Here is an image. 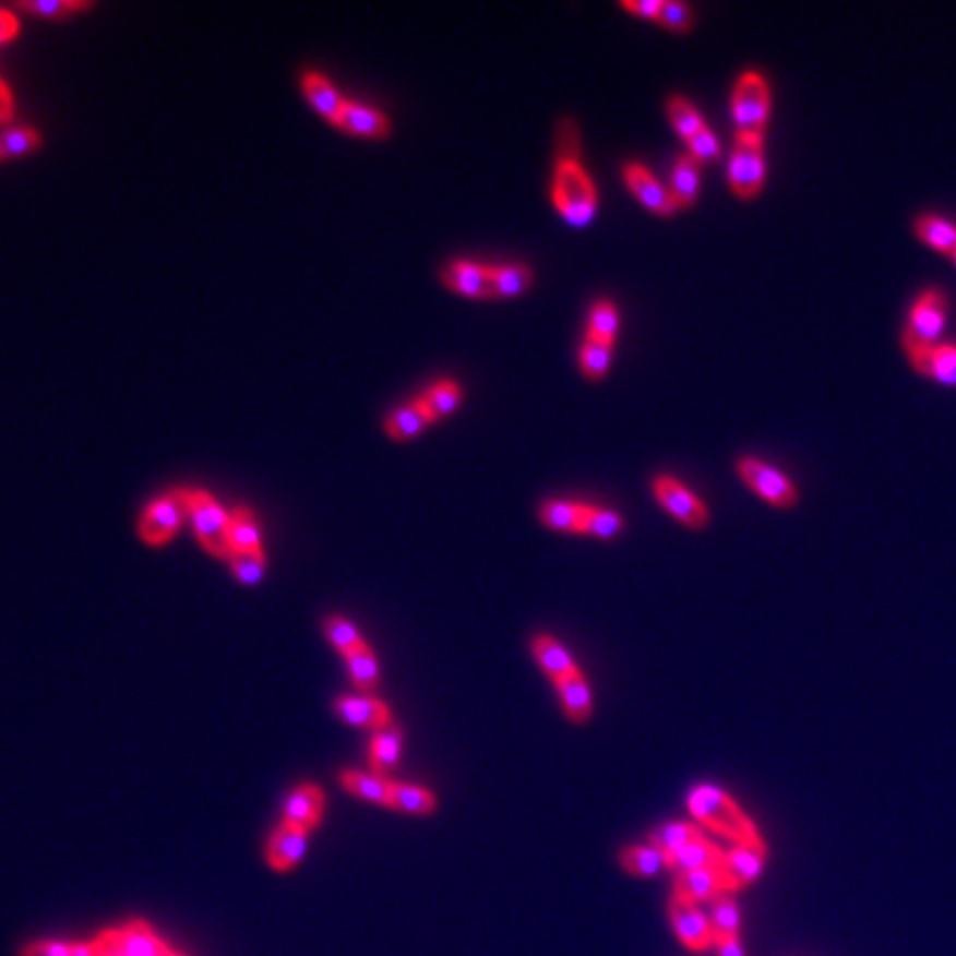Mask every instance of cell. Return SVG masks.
Returning a JSON list of instances; mask_svg holds the SVG:
<instances>
[{
  "mask_svg": "<svg viewBox=\"0 0 956 956\" xmlns=\"http://www.w3.org/2000/svg\"><path fill=\"white\" fill-rule=\"evenodd\" d=\"M686 806L697 822H702L713 833L722 835L736 844H753L762 839L755 824L733 802V797L722 788L710 784L695 786L689 792Z\"/></svg>",
  "mask_w": 956,
  "mask_h": 956,
  "instance_id": "1",
  "label": "cell"
},
{
  "mask_svg": "<svg viewBox=\"0 0 956 956\" xmlns=\"http://www.w3.org/2000/svg\"><path fill=\"white\" fill-rule=\"evenodd\" d=\"M551 193L553 204L570 224L585 226L591 222L596 213V189L574 157H563L558 163Z\"/></svg>",
  "mask_w": 956,
  "mask_h": 956,
  "instance_id": "2",
  "label": "cell"
},
{
  "mask_svg": "<svg viewBox=\"0 0 956 956\" xmlns=\"http://www.w3.org/2000/svg\"><path fill=\"white\" fill-rule=\"evenodd\" d=\"M947 312L949 301L941 288H928L917 297L908 312V322L901 335L906 355L921 352L941 344L947 324Z\"/></svg>",
  "mask_w": 956,
  "mask_h": 956,
  "instance_id": "3",
  "label": "cell"
},
{
  "mask_svg": "<svg viewBox=\"0 0 956 956\" xmlns=\"http://www.w3.org/2000/svg\"><path fill=\"white\" fill-rule=\"evenodd\" d=\"M770 113V92L764 75L746 71L733 92V120L738 135H762Z\"/></svg>",
  "mask_w": 956,
  "mask_h": 956,
  "instance_id": "4",
  "label": "cell"
},
{
  "mask_svg": "<svg viewBox=\"0 0 956 956\" xmlns=\"http://www.w3.org/2000/svg\"><path fill=\"white\" fill-rule=\"evenodd\" d=\"M187 514L191 516L193 529L202 547L213 555L228 558L230 514H226L206 492H187Z\"/></svg>",
  "mask_w": 956,
  "mask_h": 956,
  "instance_id": "5",
  "label": "cell"
},
{
  "mask_svg": "<svg viewBox=\"0 0 956 956\" xmlns=\"http://www.w3.org/2000/svg\"><path fill=\"white\" fill-rule=\"evenodd\" d=\"M764 142L762 135H738V144L731 155L729 182L738 198L751 200L764 184Z\"/></svg>",
  "mask_w": 956,
  "mask_h": 956,
  "instance_id": "6",
  "label": "cell"
},
{
  "mask_svg": "<svg viewBox=\"0 0 956 956\" xmlns=\"http://www.w3.org/2000/svg\"><path fill=\"white\" fill-rule=\"evenodd\" d=\"M187 516V492H174L157 499L140 518V538L148 545L169 542Z\"/></svg>",
  "mask_w": 956,
  "mask_h": 956,
  "instance_id": "7",
  "label": "cell"
},
{
  "mask_svg": "<svg viewBox=\"0 0 956 956\" xmlns=\"http://www.w3.org/2000/svg\"><path fill=\"white\" fill-rule=\"evenodd\" d=\"M738 471L742 481L755 490L764 501L775 507H792L797 503V490L788 481V476L779 469L757 461V458H740Z\"/></svg>",
  "mask_w": 956,
  "mask_h": 956,
  "instance_id": "8",
  "label": "cell"
},
{
  "mask_svg": "<svg viewBox=\"0 0 956 956\" xmlns=\"http://www.w3.org/2000/svg\"><path fill=\"white\" fill-rule=\"evenodd\" d=\"M764 863H766L764 839L753 841V844H736V848L727 850L722 865H720L727 893L742 891V888L751 886L762 874Z\"/></svg>",
  "mask_w": 956,
  "mask_h": 956,
  "instance_id": "9",
  "label": "cell"
},
{
  "mask_svg": "<svg viewBox=\"0 0 956 956\" xmlns=\"http://www.w3.org/2000/svg\"><path fill=\"white\" fill-rule=\"evenodd\" d=\"M654 492L662 503V507L686 527L702 529L708 523V512L704 503L695 494H691L682 483H678L676 478L658 476L654 481Z\"/></svg>",
  "mask_w": 956,
  "mask_h": 956,
  "instance_id": "10",
  "label": "cell"
},
{
  "mask_svg": "<svg viewBox=\"0 0 956 956\" xmlns=\"http://www.w3.org/2000/svg\"><path fill=\"white\" fill-rule=\"evenodd\" d=\"M669 921H671L676 936L686 947H691L695 952H704L710 945H715V934H713L710 921L697 906L673 897L669 904Z\"/></svg>",
  "mask_w": 956,
  "mask_h": 956,
  "instance_id": "11",
  "label": "cell"
},
{
  "mask_svg": "<svg viewBox=\"0 0 956 956\" xmlns=\"http://www.w3.org/2000/svg\"><path fill=\"white\" fill-rule=\"evenodd\" d=\"M722 893H727L725 880H722V870L720 865L717 868H702V870H691V872H680L676 876V899H682L686 904H710L715 897H720Z\"/></svg>",
  "mask_w": 956,
  "mask_h": 956,
  "instance_id": "12",
  "label": "cell"
},
{
  "mask_svg": "<svg viewBox=\"0 0 956 956\" xmlns=\"http://www.w3.org/2000/svg\"><path fill=\"white\" fill-rule=\"evenodd\" d=\"M335 713L342 717L344 722H348L350 727H359V729L383 731L390 725L387 706L372 695L342 697L335 702Z\"/></svg>",
  "mask_w": 956,
  "mask_h": 956,
  "instance_id": "13",
  "label": "cell"
},
{
  "mask_svg": "<svg viewBox=\"0 0 956 956\" xmlns=\"http://www.w3.org/2000/svg\"><path fill=\"white\" fill-rule=\"evenodd\" d=\"M624 180L631 189V193L641 200L649 211L660 215H671L678 211V204L671 198V191H667L645 167L629 165L624 169Z\"/></svg>",
  "mask_w": 956,
  "mask_h": 956,
  "instance_id": "14",
  "label": "cell"
},
{
  "mask_svg": "<svg viewBox=\"0 0 956 956\" xmlns=\"http://www.w3.org/2000/svg\"><path fill=\"white\" fill-rule=\"evenodd\" d=\"M917 374L928 377L941 385L956 387V344H939L934 348L908 355Z\"/></svg>",
  "mask_w": 956,
  "mask_h": 956,
  "instance_id": "15",
  "label": "cell"
},
{
  "mask_svg": "<svg viewBox=\"0 0 956 956\" xmlns=\"http://www.w3.org/2000/svg\"><path fill=\"white\" fill-rule=\"evenodd\" d=\"M441 282L447 288L471 299L492 297V277H490V268L486 266L469 264V262H452L450 266L443 268Z\"/></svg>",
  "mask_w": 956,
  "mask_h": 956,
  "instance_id": "16",
  "label": "cell"
},
{
  "mask_svg": "<svg viewBox=\"0 0 956 956\" xmlns=\"http://www.w3.org/2000/svg\"><path fill=\"white\" fill-rule=\"evenodd\" d=\"M324 813V792L312 784L299 786L286 804V822L290 826L312 830Z\"/></svg>",
  "mask_w": 956,
  "mask_h": 956,
  "instance_id": "17",
  "label": "cell"
},
{
  "mask_svg": "<svg viewBox=\"0 0 956 956\" xmlns=\"http://www.w3.org/2000/svg\"><path fill=\"white\" fill-rule=\"evenodd\" d=\"M306 841L308 830L282 824L268 841V863L279 872H288L303 857Z\"/></svg>",
  "mask_w": 956,
  "mask_h": 956,
  "instance_id": "18",
  "label": "cell"
},
{
  "mask_svg": "<svg viewBox=\"0 0 956 956\" xmlns=\"http://www.w3.org/2000/svg\"><path fill=\"white\" fill-rule=\"evenodd\" d=\"M667 857V868L680 872H691V870H702V868H717L722 865L725 859V850L717 848L715 844H710L704 835L693 839L691 844H686L684 848L665 855Z\"/></svg>",
  "mask_w": 956,
  "mask_h": 956,
  "instance_id": "19",
  "label": "cell"
},
{
  "mask_svg": "<svg viewBox=\"0 0 956 956\" xmlns=\"http://www.w3.org/2000/svg\"><path fill=\"white\" fill-rule=\"evenodd\" d=\"M333 124L361 138H385L390 133V122L381 111H374L357 103H344Z\"/></svg>",
  "mask_w": 956,
  "mask_h": 956,
  "instance_id": "20",
  "label": "cell"
},
{
  "mask_svg": "<svg viewBox=\"0 0 956 956\" xmlns=\"http://www.w3.org/2000/svg\"><path fill=\"white\" fill-rule=\"evenodd\" d=\"M555 689H558V695H561L565 715L570 717V720L574 725L589 722V717L594 713V702H591V691H589L585 676L576 669L574 673H570L561 682H555Z\"/></svg>",
  "mask_w": 956,
  "mask_h": 956,
  "instance_id": "21",
  "label": "cell"
},
{
  "mask_svg": "<svg viewBox=\"0 0 956 956\" xmlns=\"http://www.w3.org/2000/svg\"><path fill=\"white\" fill-rule=\"evenodd\" d=\"M531 652L540 665V669L545 671L547 678H551L553 682H561L563 678H567L570 673H574L578 667L572 660L570 652L555 641L551 635H536L531 643Z\"/></svg>",
  "mask_w": 956,
  "mask_h": 956,
  "instance_id": "22",
  "label": "cell"
},
{
  "mask_svg": "<svg viewBox=\"0 0 956 956\" xmlns=\"http://www.w3.org/2000/svg\"><path fill=\"white\" fill-rule=\"evenodd\" d=\"M915 235L919 242L930 247L936 253L956 255V224L947 222L939 215H919L915 219Z\"/></svg>",
  "mask_w": 956,
  "mask_h": 956,
  "instance_id": "23",
  "label": "cell"
},
{
  "mask_svg": "<svg viewBox=\"0 0 956 956\" xmlns=\"http://www.w3.org/2000/svg\"><path fill=\"white\" fill-rule=\"evenodd\" d=\"M402 744H404V731L398 727H387L370 740L368 755H370V766H372L374 775L383 777V773L390 770L398 762V755H402Z\"/></svg>",
  "mask_w": 956,
  "mask_h": 956,
  "instance_id": "24",
  "label": "cell"
},
{
  "mask_svg": "<svg viewBox=\"0 0 956 956\" xmlns=\"http://www.w3.org/2000/svg\"><path fill=\"white\" fill-rule=\"evenodd\" d=\"M342 784L350 794L361 797V800H366V802L390 806L392 781L381 777V775H366L359 770H346L342 777Z\"/></svg>",
  "mask_w": 956,
  "mask_h": 956,
  "instance_id": "25",
  "label": "cell"
},
{
  "mask_svg": "<svg viewBox=\"0 0 956 956\" xmlns=\"http://www.w3.org/2000/svg\"><path fill=\"white\" fill-rule=\"evenodd\" d=\"M303 92H306V98L310 100V105L319 113H324L331 122L337 120V116L344 107V100L339 98V94L335 92V87L328 83L324 75L306 73L303 75Z\"/></svg>",
  "mask_w": 956,
  "mask_h": 956,
  "instance_id": "26",
  "label": "cell"
},
{
  "mask_svg": "<svg viewBox=\"0 0 956 956\" xmlns=\"http://www.w3.org/2000/svg\"><path fill=\"white\" fill-rule=\"evenodd\" d=\"M390 806L396 811L413 813V815H430L437 809V800L428 788L392 781Z\"/></svg>",
  "mask_w": 956,
  "mask_h": 956,
  "instance_id": "27",
  "label": "cell"
},
{
  "mask_svg": "<svg viewBox=\"0 0 956 956\" xmlns=\"http://www.w3.org/2000/svg\"><path fill=\"white\" fill-rule=\"evenodd\" d=\"M432 423L430 415L426 413V408L421 406V402L396 410L387 421H385V432L390 439L394 441H410L415 439L423 428H428Z\"/></svg>",
  "mask_w": 956,
  "mask_h": 956,
  "instance_id": "28",
  "label": "cell"
},
{
  "mask_svg": "<svg viewBox=\"0 0 956 956\" xmlns=\"http://www.w3.org/2000/svg\"><path fill=\"white\" fill-rule=\"evenodd\" d=\"M587 505L570 503V501H547L540 507V521L542 525L555 529V531H578L585 518Z\"/></svg>",
  "mask_w": 956,
  "mask_h": 956,
  "instance_id": "29",
  "label": "cell"
},
{
  "mask_svg": "<svg viewBox=\"0 0 956 956\" xmlns=\"http://www.w3.org/2000/svg\"><path fill=\"white\" fill-rule=\"evenodd\" d=\"M124 949L129 956H165L169 947L144 921H133L120 930Z\"/></svg>",
  "mask_w": 956,
  "mask_h": 956,
  "instance_id": "30",
  "label": "cell"
},
{
  "mask_svg": "<svg viewBox=\"0 0 956 956\" xmlns=\"http://www.w3.org/2000/svg\"><path fill=\"white\" fill-rule=\"evenodd\" d=\"M697 189H700L697 159H693L691 155H684L678 159V165L673 169V178H671V198L678 204V208L691 206L697 198Z\"/></svg>",
  "mask_w": 956,
  "mask_h": 956,
  "instance_id": "31",
  "label": "cell"
},
{
  "mask_svg": "<svg viewBox=\"0 0 956 956\" xmlns=\"http://www.w3.org/2000/svg\"><path fill=\"white\" fill-rule=\"evenodd\" d=\"M230 551H262L260 527L251 510L239 507L230 514Z\"/></svg>",
  "mask_w": 956,
  "mask_h": 956,
  "instance_id": "32",
  "label": "cell"
},
{
  "mask_svg": "<svg viewBox=\"0 0 956 956\" xmlns=\"http://www.w3.org/2000/svg\"><path fill=\"white\" fill-rule=\"evenodd\" d=\"M620 863L629 874L652 876L667 868V857L654 846H631L620 855Z\"/></svg>",
  "mask_w": 956,
  "mask_h": 956,
  "instance_id": "33",
  "label": "cell"
},
{
  "mask_svg": "<svg viewBox=\"0 0 956 956\" xmlns=\"http://www.w3.org/2000/svg\"><path fill=\"white\" fill-rule=\"evenodd\" d=\"M350 678L357 684L359 691L363 693H372L377 689V680H379V667H377V658L372 654V649L363 643L357 649H352L350 654L344 656Z\"/></svg>",
  "mask_w": 956,
  "mask_h": 956,
  "instance_id": "34",
  "label": "cell"
},
{
  "mask_svg": "<svg viewBox=\"0 0 956 956\" xmlns=\"http://www.w3.org/2000/svg\"><path fill=\"white\" fill-rule=\"evenodd\" d=\"M708 921H710L715 939L717 936H738V930H740L738 901L729 893H722L720 897H715L710 901Z\"/></svg>",
  "mask_w": 956,
  "mask_h": 956,
  "instance_id": "35",
  "label": "cell"
},
{
  "mask_svg": "<svg viewBox=\"0 0 956 956\" xmlns=\"http://www.w3.org/2000/svg\"><path fill=\"white\" fill-rule=\"evenodd\" d=\"M611 363V342L587 335L581 350V368L587 379H602Z\"/></svg>",
  "mask_w": 956,
  "mask_h": 956,
  "instance_id": "36",
  "label": "cell"
},
{
  "mask_svg": "<svg viewBox=\"0 0 956 956\" xmlns=\"http://www.w3.org/2000/svg\"><path fill=\"white\" fill-rule=\"evenodd\" d=\"M697 837H702V833L695 826H691L686 822H671V824H665L649 835V846L669 855V852L684 848L686 844H691Z\"/></svg>",
  "mask_w": 956,
  "mask_h": 956,
  "instance_id": "37",
  "label": "cell"
},
{
  "mask_svg": "<svg viewBox=\"0 0 956 956\" xmlns=\"http://www.w3.org/2000/svg\"><path fill=\"white\" fill-rule=\"evenodd\" d=\"M419 402L426 408V413L430 415V419L437 421V419L450 415L458 406L461 387L454 381H441L426 396H421Z\"/></svg>",
  "mask_w": 956,
  "mask_h": 956,
  "instance_id": "38",
  "label": "cell"
},
{
  "mask_svg": "<svg viewBox=\"0 0 956 956\" xmlns=\"http://www.w3.org/2000/svg\"><path fill=\"white\" fill-rule=\"evenodd\" d=\"M492 297H516L531 286V273L525 266L490 268Z\"/></svg>",
  "mask_w": 956,
  "mask_h": 956,
  "instance_id": "39",
  "label": "cell"
},
{
  "mask_svg": "<svg viewBox=\"0 0 956 956\" xmlns=\"http://www.w3.org/2000/svg\"><path fill=\"white\" fill-rule=\"evenodd\" d=\"M228 563L244 585H258L264 576V551H230Z\"/></svg>",
  "mask_w": 956,
  "mask_h": 956,
  "instance_id": "40",
  "label": "cell"
},
{
  "mask_svg": "<svg viewBox=\"0 0 956 956\" xmlns=\"http://www.w3.org/2000/svg\"><path fill=\"white\" fill-rule=\"evenodd\" d=\"M620 529H622V518L618 514L587 505L581 534H589L596 538H613L616 534H620Z\"/></svg>",
  "mask_w": 956,
  "mask_h": 956,
  "instance_id": "41",
  "label": "cell"
},
{
  "mask_svg": "<svg viewBox=\"0 0 956 956\" xmlns=\"http://www.w3.org/2000/svg\"><path fill=\"white\" fill-rule=\"evenodd\" d=\"M669 118H671L673 127L678 129V133H680L684 140L693 138L697 131L704 129V122H702L700 113L691 107L689 100H684V98H680V96H673V98L669 100Z\"/></svg>",
  "mask_w": 956,
  "mask_h": 956,
  "instance_id": "42",
  "label": "cell"
},
{
  "mask_svg": "<svg viewBox=\"0 0 956 956\" xmlns=\"http://www.w3.org/2000/svg\"><path fill=\"white\" fill-rule=\"evenodd\" d=\"M324 629H326V635H328V641L333 643V647L339 649L344 656L350 654L352 649H357L359 645H363L359 631L346 618L333 616L326 620Z\"/></svg>",
  "mask_w": 956,
  "mask_h": 956,
  "instance_id": "43",
  "label": "cell"
},
{
  "mask_svg": "<svg viewBox=\"0 0 956 956\" xmlns=\"http://www.w3.org/2000/svg\"><path fill=\"white\" fill-rule=\"evenodd\" d=\"M40 146V135L32 129H14L0 135V159L25 155Z\"/></svg>",
  "mask_w": 956,
  "mask_h": 956,
  "instance_id": "44",
  "label": "cell"
},
{
  "mask_svg": "<svg viewBox=\"0 0 956 956\" xmlns=\"http://www.w3.org/2000/svg\"><path fill=\"white\" fill-rule=\"evenodd\" d=\"M92 3H77V0H23L21 8L25 12L47 16V19H62L73 10H85Z\"/></svg>",
  "mask_w": 956,
  "mask_h": 956,
  "instance_id": "45",
  "label": "cell"
},
{
  "mask_svg": "<svg viewBox=\"0 0 956 956\" xmlns=\"http://www.w3.org/2000/svg\"><path fill=\"white\" fill-rule=\"evenodd\" d=\"M616 328H618V312H616L613 303L598 301L591 308V328H589V333L613 344Z\"/></svg>",
  "mask_w": 956,
  "mask_h": 956,
  "instance_id": "46",
  "label": "cell"
},
{
  "mask_svg": "<svg viewBox=\"0 0 956 956\" xmlns=\"http://www.w3.org/2000/svg\"><path fill=\"white\" fill-rule=\"evenodd\" d=\"M686 144H689L691 157L697 159V163H713V159L722 155L720 142H717V138L706 127L702 131H697L693 138H689Z\"/></svg>",
  "mask_w": 956,
  "mask_h": 956,
  "instance_id": "47",
  "label": "cell"
},
{
  "mask_svg": "<svg viewBox=\"0 0 956 956\" xmlns=\"http://www.w3.org/2000/svg\"><path fill=\"white\" fill-rule=\"evenodd\" d=\"M658 21L665 23L667 27H671V29L684 32L693 23V12H691V8L686 3H680V0H662Z\"/></svg>",
  "mask_w": 956,
  "mask_h": 956,
  "instance_id": "48",
  "label": "cell"
},
{
  "mask_svg": "<svg viewBox=\"0 0 956 956\" xmlns=\"http://www.w3.org/2000/svg\"><path fill=\"white\" fill-rule=\"evenodd\" d=\"M94 943V952L96 956H129L120 936V930H107L103 934H98Z\"/></svg>",
  "mask_w": 956,
  "mask_h": 956,
  "instance_id": "49",
  "label": "cell"
},
{
  "mask_svg": "<svg viewBox=\"0 0 956 956\" xmlns=\"http://www.w3.org/2000/svg\"><path fill=\"white\" fill-rule=\"evenodd\" d=\"M71 943H53V941H36L29 943L21 956H69Z\"/></svg>",
  "mask_w": 956,
  "mask_h": 956,
  "instance_id": "50",
  "label": "cell"
},
{
  "mask_svg": "<svg viewBox=\"0 0 956 956\" xmlns=\"http://www.w3.org/2000/svg\"><path fill=\"white\" fill-rule=\"evenodd\" d=\"M660 5H662V0H641V3H631V0H624L622 3L624 10H629L637 16H645V19H658Z\"/></svg>",
  "mask_w": 956,
  "mask_h": 956,
  "instance_id": "51",
  "label": "cell"
},
{
  "mask_svg": "<svg viewBox=\"0 0 956 956\" xmlns=\"http://www.w3.org/2000/svg\"><path fill=\"white\" fill-rule=\"evenodd\" d=\"M715 949H717V956H744V949H742L738 936H717Z\"/></svg>",
  "mask_w": 956,
  "mask_h": 956,
  "instance_id": "52",
  "label": "cell"
},
{
  "mask_svg": "<svg viewBox=\"0 0 956 956\" xmlns=\"http://www.w3.org/2000/svg\"><path fill=\"white\" fill-rule=\"evenodd\" d=\"M14 118V98L8 85L0 80V122H10Z\"/></svg>",
  "mask_w": 956,
  "mask_h": 956,
  "instance_id": "53",
  "label": "cell"
},
{
  "mask_svg": "<svg viewBox=\"0 0 956 956\" xmlns=\"http://www.w3.org/2000/svg\"><path fill=\"white\" fill-rule=\"evenodd\" d=\"M19 34V21L10 12H0V43L12 40Z\"/></svg>",
  "mask_w": 956,
  "mask_h": 956,
  "instance_id": "54",
  "label": "cell"
},
{
  "mask_svg": "<svg viewBox=\"0 0 956 956\" xmlns=\"http://www.w3.org/2000/svg\"><path fill=\"white\" fill-rule=\"evenodd\" d=\"M69 956H96L94 943H71Z\"/></svg>",
  "mask_w": 956,
  "mask_h": 956,
  "instance_id": "55",
  "label": "cell"
},
{
  "mask_svg": "<svg viewBox=\"0 0 956 956\" xmlns=\"http://www.w3.org/2000/svg\"><path fill=\"white\" fill-rule=\"evenodd\" d=\"M165 956H182V954H178V952H171V949H169V952H167Z\"/></svg>",
  "mask_w": 956,
  "mask_h": 956,
  "instance_id": "56",
  "label": "cell"
},
{
  "mask_svg": "<svg viewBox=\"0 0 956 956\" xmlns=\"http://www.w3.org/2000/svg\"><path fill=\"white\" fill-rule=\"evenodd\" d=\"M952 260H954V264H956V255H954V258H952Z\"/></svg>",
  "mask_w": 956,
  "mask_h": 956,
  "instance_id": "57",
  "label": "cell"
}]
</instances>
